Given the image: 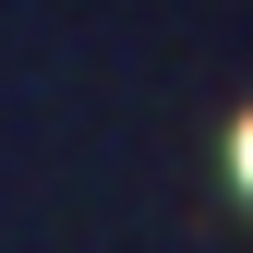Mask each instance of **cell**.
<instances>
[{"label":"cell","instance_id":"cell-1","mask_svg":"<svg viewBox=\"0 0 253 253\" xmlns=\"http://www.w3.org/2000/svg\"><path fill=\"white\" fill-rule=\"evenodd\" d=\"M229 157H241V181H253V121H241V145H229Z\"/></svg>","mask_w":253,"mask_h":253}]
</instances>
